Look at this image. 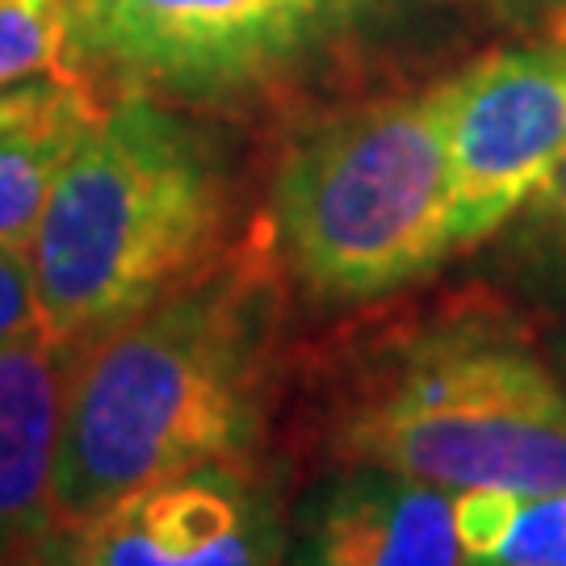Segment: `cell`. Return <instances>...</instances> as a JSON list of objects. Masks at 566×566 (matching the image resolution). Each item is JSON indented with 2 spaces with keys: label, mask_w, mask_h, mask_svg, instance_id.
I'll return each mask as SVG.
<instances>
[{
  "label": "cell",
  "mask_w": 566,
  "mask_h": 566,
  "mask_svg": "<svg viewBox=\"0 0 566 566\" xmlns=\"http://www.w3.org/2000/svg\"><path fill=\"white\" fill-rule=\"evenodd\" d=\"M273 344L264 261L206 273L67 348L55 525L189 465L256 453Z\"/></svg>",
  "instance_id": "obj_1"
},
{
  "label": "cell",
  "mask_w": 566,
  "mask_h": 566,
  "mask_svg": "<svg viewBox=\"0 0 566 566\" xmlns=\"http://www.w3.org/2000/svg\"><path fill=\"white\" fill-rule=\"evenodd\" d=\"M332 453L470 491L566 486V378L507 311L449 306L378 340L332 403Z\"/></svg>",
  "instance_id": "obj_2"
},
{
  "label": "cell",
  "mask_w": 566,
  "mask_h": 566,
  "mask_svg": "<svg viewBox=\"0 0 566 566\" xmlns=\"http://www.w3.org/2000/svg\"><path fill=\"white\" fill-rule=\"evenodd\" d=\"M223 231L214 147L143 93L118 102L67 156L30 240L42 336L76 348L160 303L223 256Z\"/></svg>",
  "instance_id": "obj_3"
},
{
  "label": "cell",
  "mask_w": 566,
  "mask_h": 566,
  "mask_svg": "<svg viewBox=\"0 0 566 566\" xmlns=\"http://www.w3.org/2000/svg\"><path fill=\"white\" fill-rule=\"evenodd\" d=\"M273 240L319 303H369L428 277L458 248L446 84L306 126L273 177Z\"/></svg>",
  "instance_id": "obj_4"
},
{
  "label": "cell",
  "mask_w": 566,
  "mask_h": 566,
  "mask_svg": "<svg viewBox=\"0 0 566 566\" xmlns=\"http://www.w3.org/2000/svg\"><path fill=\"white\" fill-rule=\"evenodd\" d=\"M390 0H67L72 72L135 93L231 102L336 51ZM84 84V81H81Z\"/></svg>",
  "instance_id": "obj_5"
},
{
  "label": "cell",
  "mask_w": 566,
  "mask_h": 566,
  "mask_svg": "<svg viewBox=\"0 0 566 566\" xmlns=\"http://www.w3.org/2000/svg\"><path fill=\"white\" fill-rule=\"evenodd\" d=\"M453 243L474 248L512 223L566 156V21L446 81Z\"/></svg>",
  "instance_id": "obj_6"
},
{
  "label": "cell",
  "mask_w": 566,
  "mask_h": 566,
  "mask_svg": "<svg viewBox=\"0 0 566 566\" xmlns=\"http://www.w3.org/2000/svg\"><path fill=\"white\" fill-rule=\"evenodd\" d=\"M282 504L256 453L151 479L84 521L55 525L39 546V566H282Z\"/></svg>",
  "instance_id": "obj_7"
},
{
  "label": "cell",
  "mask_w": 566,
  "mask_h": 566,
  "mask_svg": "<svg viewBox=\"0 0 566 566\" xmlns=\"http://www.w3.org/2000/svg\"><path fill=\"white\" fill-rule=\"evenodd\" d=\"M303 566H462L453 491L348 465L306 507Z\"/></svg>",
  "instance_id": "obj_8"
},
{
  "label": "cell",
  "mask_w": 566,
  "mask_h": 566,
  "mask_svg": "<svg viewBox=\"0 0 566 566\" xmlns=\"http://www.w3.org/2000/svg\"><path fill=\"white\" fill-rule=\"evenodd\" d=\"M67 348L42 332L0 344V558L55 528Z\"/></svg>",
  "instance_id": "obj_9"
},
{
  "label": "cell",
  "mask_w": 566,
  "mask_h": 566,
  "mask_svg": "<svg viewBox=\"0 0 566 566\" xmlns=\"http://www.w3.org/2000/svg\"><path fill=\"white\" fill-rule=\"evenodd\" d=\"M102 114L93 88H72L42 118L0 130V243L30 248L63 164Z\"/></svg>",
  "instance_id": "obj_10"
},
{
  "label": "cell",
  "mask_w": 566,
  "mask_h": 566,
  "mask_svg": "<svg viewBox=\"0 0 566 566\" xmlns=\"http://www.w3.org/2000/svg\"><path fill=\"white\" fill-rule=\"evenodd\" d=\"M453 521L462 566H566V486H470L453 495Z\"/></svg>",
  "instance_id": "obj_11"
},
{
  "label": "cell",
  "mask_w": 566,
  "mask_h": 566,
  "mask_svg": "<svg viewBox=\"0 0 566 566\" xmlns=\"http://www.w3.org/2000/svg\"><path fill=\"white\" fill-rule=\"evenodd\" d=\"M34 72L81 84L72 72L67 0H0V93Z\"/></svg>",
  "instance_id": "obj_12"
},
{
  "label": "cell",
  "mask_w": 566,
  "mask_h": 566,
  "mask_svg": "<svg viewBox=\"0 0 566 566\" xmlns=\"http://www.w3.org/2000/svg\"><path fill=\"white\" fill-rule=\"evenodd\" d=\"M516 219V252L533 273L566 290V156Z\"/></svg>",
  "instance_id": "obj_13"
},
{
  "label": "cell",
  "mask_w": 566,
  "mask_h": 566,
  "mask_svg": "<svg viewBox=\"0 0 566 566\" xmlns=\"http://www.w3.org/2000/svg\"><path fill=\"white\" fill-rule=\"evenodd\" d=\"M30 332H42L39 285H34L30 248L0 243V344L21 340Z\"/></svg>",
  "instance_id": "obj_14"
},
{
  "label": "cell",
  "mask_w": 566,
  "mask_h": 566,
  "mask_svg": "<svg viewBox=\"0 0 566 566\" xmlns=\"http://www.w3.org/2000/svg\"><path fill=\"white\" fill-rule=\"evenodd\" d=\"M72 88H84V84L51 81V84H30V88H4V93H0V130L42 118V114H46L51 105H60Z\"/></svg>",
  "instance_id": "obj_15"
},
{
  "label": "cell",
  "mask_w": 566,
  "mask_h": 566,
  "mask_svg": "<svg viewBox=\"0 0 566 566\" xmlns=\"http://www.w3.org/2000/svg\"><path fill=\"white\" fill-rule=\"evenodd\" d=\"M563 378H566V344H563Z\"/></svg>",
  "instance_id": "obj_16"
}]
</instances>
